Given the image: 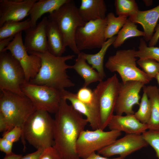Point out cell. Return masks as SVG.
Instances as JSON below:
<instances>
[{
	"instance_id": "obj_1",
	"label": "cell",
	"mask_w": 159,
	"mask_h": 159,
	"mask_svg": "<svg viewBox=\"0 0 159 159\" xmlns=\"http://www.w3.org/2000/svg\"><path fill=\"white\" fill-rule=\"evenodd\" d=\"M54 114L53 146L62 159H81L76 152V144L88 123L86 119L63 98Z\"/></svg>"
},
{
	"instance_id": "obj_2",
	"label": "cell",
	"mask_w": 159,
	"mask_h": 159,
	"mask_svg": "<svg viewBox=\"0 0 159 159\" xmlns=\"http://www.w3.org/2000/svg\"><path fill=\"white\" fill-rule=\"evenodd\" d=\"M30 54L39 57L41 64L37 75L28 83L46 86L60 91L75 85L67 73V70L72 69V65L66 63L75 57L74 55L57 57L48 51Z\"/></svg>"
},
{
	"instance_id": "obj_3",
	"label": "cell",
	"mask_w": 159,
	"mask_h": 159,
	"mask_svg": "<svg viewBox=\"0 0 159 159\" xmlns=\"http://www.w3.org/2000/svg\"><path fill=\"white\" fill-rule=\"evenodd\" d=\"M49 113L36 110L26 121L21 138L24 150L26 141L37 150L53 146L54 120Z\"/></svg>"
},
{
	"instance_id": "obj_4",
	"label": "cell",
	"mask_w": 159,
	"mask_h": 159,
	"mask_svg": "<svg viewBox=\"0 0 159 159\" xmlns=\"http://www.w3.org/2000/svg\"><path fill=\"white\" fill-rule=\"evenodd\" d=\"M36 110L32 102L25 95L6 90H0V114L7 123L8 130L6 132L18 127L22 129L23 133L26 121Z\"/></svg>"
},
{
	"instance_id": "obj_5",
	"label": "cell",
	"mask_w": 159,
	"mask_h": 159,
	"mask_svg": "<svg viewBox=\"0 0 159 159\" xmlns=\"http://www.w3.org/2000/svg\"><path fill=\"white\" fill-rule=\"evenodd\" d=\"M74 0H69L57 10L49 14L48 19L56 25L62 37L66 47L75 54L80 52L75 42V36L78 27L85 24L78 12Z\"/></svg>"
},
{
	"instance_id": "obj_6",
	"label": "cell",
	"mask_w": 159,
	"mask_h": 159,
	"mask_svg": "<svg viewBox=\"0 0 159 159\" xmlns=\"http://www.w3.org/2000/svg\"><path fill=\"white\" fill-rule=\"evenodd\" d=\"M134 49L119 50L110 56L105 67L112 72H117L122 82L137 81L145 84L151 80L148 75L137 66V58Z\"/></svg>"
},
{
	"instance_id": "obj_7",
	"label": "cell",
	"mask_w": 159,
	"mask_h": 159,
	"mask_svg": "<svg viewBox=\"0 0 159 159\" xmlns=\"http://www.w3.org/2000/svg\"><path fill=\"white\" fill-rule=\"evenodd\" d=\"M120 82L116 74L99 82L93 91L99 108L100 129L104 130L114 115Z\"/></svg>"
},
{
	"instance_id": "obj_8",
	"label": "cell",
	"mask_w": 159,
	"mask_h": 159,
	"mask_svg": "<svg viewBox=\"0 0 159 159\" xmlns=\"http://www.w3.org/2000/svg\"><path fill=\"white\" fill-rule=\"evenodd\" d=\"M26 83L24 70L9 51L0 52V90H6L21 95H24L21 86Z\"/></svg>"
},
{
	"instance_id": "obj_9",
	"label": "cell",
	"mask_w": 159,
	"mask_h": 159,
	"mask_svg": "<svg viewBox=\"0 0 159 159\" xmlns=\"http://www.w3.org/2000/svg\"><path fill=\"white\" fill-rule=\"evenodd\" d=\"M121 135L120 131H105L100 129L84 130L76 143V152L81 159H84L93 153L110 145Z\"/></svg>"
},
{
	"instance_id": "obj_10",
	"label": "cell",
	"mask_w": 159,
	"mask_h": 159,
	"mask_svg": "<svg viewBox=\"0 0 159 159\" xmlns=\"http://www.w3.org/2000/svg\"><path fill=\"white\" fill-rule=\"evenodd\" d=\"M24 94L32 102L37 110H43L55 114L61 98V91L44 85L29 83L21 86Z\"/></svg>"
},
{
	"instance_id": "obj_11",
	"label": "cell",
	"mask_w": 159,
	"mask_h": 159,
	"mask_svg": "<svg viewBox=\"0 0 159 159\" xmlns=\"http://www.w3.org/2000/svg\"><path fill=\"white\" fill-rule=\"evenodd\" d=\"M107 25L106 17L87 22L77 28L75 36L78 49L101 48L106 40L105 32Z\"/></svg>"
},
{
	"instance_id": "obj_12",
	"label": "cell",
	"mask_w": 159,
	"mask_h": 159,
	"mask_svg": "<svg viewBox=\"0 0 159 159\" xmlns=\"http://www.w3.org/2000/svg\"><path fill=\"white\" fill-rule=\"evenodd\" d=\"M22 33L21 32L16 34L2 52L9 51L18 61L24 70L26 82L28 83L38 72L41 61L38 56L28 53L24 45Z\"/></svg>"
},
{
	"instance_id": "obj_13",
	"label": "cell",
	"mask_w": 159,
	"mask_h": 159,
	"mask_svg": "<svg viewBox=\"0 0 159 159\" xmlns=\"http://www.w3.org/2000/svg\"><path fill=\"white\" fill-rule=\"evenodd\" d=\"M142 82L128 81L120 82L119 94L115 112L116 114L122 115L134 114L133 106L140 104V90L145 85Z\"/></svg>"
},
{
	"instance_id": "obj_14",
	"label": "cell",
	"mask_w": 159,
	"mask_h": 159,
	"mask_svg": "<svg viewBox=\"0 0 159 159\" xmlns=\"http://www.w3.org/2000/svg\"><path fill=\"white\" fill-rule=\"evenodd\" d=\"M148 145L142 134H126L124 137L117 139L110 145L98 151V154L109 157L118 155L125 158Z\"/></svg>"
},
{
	"instance_id": "obj_15",
	"label": "cell",
	"mask_w": 159,
	"mask_h": 159,
	"mask_svg": "<svg viewBox=\"0 0 159 159\" xmlns=\"http://www.w3.org/2000/svg\"><path fill=\"white\" fill-rule=\"evenodd\" d=\"M37 0H0V27L6 22L20 21L29 15Z\"/></svg>"
},
{
	"instance_id": "obj_16",
	"label": "cell",
	"mask_w": 159,
	"mask_h": 159,
	"mask_svg": "<svg viewBox=\"0 0 159 159\" xmlns=\"http://www.w3.org/2000/svg\"><path fill=\"white\" fill-rule=\"evenodd\" d=\"M48 20V17L44 16L35 27H31L24 31V45L29 54L48 51L46 33Z\"/></svg>"
},
{
	"instance_id": "obj_17",
	"label": "cell",
	"mask_w": 159,
	"mask_h": 159,
	"mask_svg": "<svg viewBox=\"0 0 159 159\" xmlns=\"http://www.w3.org/2000/svg\"><path fill=\"white\" fill-rule=\"evenodd\" d=\"M107 126L110 130L123 132L126 134H142L148 129L146 124L140 121L134 114L114 115Z\"/></svg>"
},
{
	"instance_id": "obj_18",
	"label": "cell",
	"mask_w": 159,
	"mask_h": 159,
	"mask_svg": "<svg viewBox=\"0 0 159 159\" xmlns=\"http://www.w3.org/2000/svg\"><path fill=\"white\" fill-rule=\"evenodd\" d=\"M128 19L142 26L145 34L143 39L146 42L149 41L153 34L159 19V5L150 10H139L129 16Z\"/></svg>"
},
{
	"instance_id": "obj_19",
	"label": "cell",
	"mask_w": 159,
	"mask_h": 159,
	"mask_svg": "<svg viewBox=\"0 0 159 159\" xmlns=\"http://www.w3.org/2000/svg\"><path fill=\"white\" fill-rule=\"evenodd\" d=\"M79 14L85 23L105 18L107 8L103 0H82L78 8Z\"/></svg>"
},
{
	"instance_id": "obj_20",
	"label": "cell",
	"mask_w": 159,
	"mask_h": 159,
	"mask_svg": "<svg viewBox=\"0 0 159 159\" xmlns=\"http://www.w3.org/2000/svg\"><path fill=\"white\" fill-rule=\"evenodd\" d=\"M61 98L69 101L73 107L77 111L84 115L93 130L100 128L99 115L80 101L74 93L65 89L61 91Z\"/></svg>"
},
{
	"instance_id": "obj_21",
	"label": "cell",
	"mask_w": 159,
	"mask_h": 159,
	"mask_svg": "<svg viewBox=\"0 0 159 159\" xmlns=\"http://www.w3.org/2000/svg\"><path fill=\"white\" fill-rule=\"evenodd\" d=\"M46 33L48 52L55 56H62L66 50L62 37L55 24L48 19Z\"/></svg>"
},
{
	"instance_id": "obj_22",
	"label": "cell",
	"mask_w": 159,
	"mask_h": 159,
	"mask_svg": "<svg viewBox=\"0 0 159 159\" xmlns=\"http://www.w3.org/2000/svg\"><path fill=\"white\" fill-rule=\"evenodd\" d=\"M69 0H39L33 5L29 15L32 27H35L38 19L44 14L51 13L58 9Z\"/></svg>"
},
{
	"instance_id": "obj_23",
	"label": "cell",
	"mask_w": 159,
	"mask_h": 159,
	"mask_svg": "<svg viewBox=\"0 0 159 159\" xmlns=\"http://www.w3.org/2000/svg\"><path fill=\"white\" fill-rule=\"evenodd\" d=\"M72 69L84 80V82L82 87H87L92 83L99 82L103 80L98 72L87 63L85 59L80 53L77 55L75 63L72 65Z\"/></svg>"
},
{
	"instance_id": "obj_24",
	"label": "cell",
	"mask_w": 159,
	"mask_h": 159,
	"mask_svg": "<svg viewBox=\"0 0 159 159\" xmlns=\"http://www.w3.org/2000/svg\"><path fill=\"white\" fill-rule=\"evenodd\" d=\"M116 37L114 36L108 39L104 43L100 50L96 54H88L83 52L80 53L92 67L96 69L103 79L106 77L103 66L104 57L107 50L112 44Z\"/></svg>"
},
{
	"instance_id": "obj_25",
	"label": "cell",
	"mask_w": 159,
	"mask_h": 159,
	"mask_svg": "<svg viewBox=\"0 0 159 159\" xmlns=\"http://www.w3.org/2000/svg\"><path fill=\"white\" fill-rule=\"evenodd\" d=\"M151 105V115L146 124L149 130L159 131V91L155 85L145 86Z\"/></svg>"
},
{
	"instance_id": "obj_26",
	"label": "cell",
	"mask_w": 159,
	"mask_h": 159,
	"mask_svg": "<svg viewBox=\"0 0 159 159\" xmlns=\"http://www.w3.org/2000/svg\"><path fill=\"white\" fill-rule=\"evenodd\" d=\"M144 33L137 28L135 23L129 19L127 20L120 30L112 44L115 48L120 47L127 39L132 37L144 36Z\"/></svg>"
},
{
	"instance_id": "obj_27",
	"label": "cell",
	"mask_w": 159,
	"mask_h": 159,
	"mask_svg": "<svg viewBox=\"0 0 159 159\" xmlns=\"http://www.w3.org/2000/svg\"><path fill=\"white\" fill-rule=\"evenodd\" d=\"M32 27L30 18L23 21H8L0 27V40L15 36L18 33L25 31Z\"/></svg>"
},
{
	"instance_id": "obj_28",
	"label": "cell",
	"mask_w": 159,
	"mask_h": 159,
	"mask_svg": "<svg viewBox=\"0 0 159 159\" xmlns=\"http://www.w3.org/2000/svg\"><path fill=\"white\" fill-rule=\"evenodd\" d=\"M125 16L116 17L112 12H110L106 16L107 25L105 36L106 40L118 34L128 19Z\"/></svg>"
},
{
	"instance_id": "obj_29",
	"label": "cell",
	"mask_w": 159,
	"mask_h": 159,
	"mask_svg": "<svg viewBox=\"0 0 159 159\" xmlns=\"http://www.w3.org/2000/svg\"><path fill=\"white\" fill-rule=\"evenodd\" d=\"M143 93L138 111L134 115L136 118L142 123L147 124L151 115V105L146 91L145 85L143 87Z\"/></svg>"
},
{
	"instance_id": "obj_30",
	"label": "cell",
	"mask_w": 159,
	"mask_h": 159,
	"mask_svg": "<svg viewBox=\"0 0 159 159\" xmlns=\"http://www.w3.org/2000/svg\"><path fill=\"white\" fill-rule=\"evenodd\" d=\"M76 95L80 101L100 116L98 102L93 91L87 87H82L79 90Z\"/></svg>"
},
{
	"instance_id": "obj_31",
	"label": "cell",
	"mask_w": 159,
	"mask_h": 159,
	"mask_svg": "<svg viewBox=\"0 0 159 159\" xmlns=\"http://www.w3.org/2000/svg\"><path fill=\"white\" fill-rule=\"evenodd\" d=\"M114 5L118 16L129 17L139 10L135 0H115Z\"/></svg>"
},
{
	"instance_id": "obj_32",
	"label": "cell",
	"mask_w": 159,
	"mask_h": 159,
	"mask_svg": "<svg viewBox=\"0 0 159 159\" xmlns=\"http://www.w3.org/2000/svg\"><path fill=\"white\" fill-rule=\"evenodd\" d=\"M146 42L144 39H140L138 49L135 52V57L139 59L150 58L159 62V47H148Z\"/></svg>"
},
{
	"instance_id": "obj_33",
	"label": "cell",
	"mask_w": 159,
	"mask_h": 159,
	"mask_svg": "<svg viewBox=\"0 0 159 159\" xmlns=\"http://www.w3.org/2000/svg\"><path fill=\"white\" fill-rule=\"evenodd\" d=\"M137 63L151 80L159 72V62L154 59H139Z\"/></svg>"
},
{
	"instance_id": "obj_34",
	"label": "cell",
	"mask_w": 159,
	"mask_h": 159,
	"mask_svg": "<svg viewBox=\"0 0 159 159\" xmlns=\"http://www.w3.org/2000/svg\"><path fill=\"white\" fill-rule=\"evenodd\" d=\"M142 134L148 145H150L154 150L159 159V131L148 130Z\"/></svg>"
},
{
	"instance_id": "obj_35",
	"label": "cell",
	"mask_w": 159,
	"mask_h": 159,
	"mask_svg": "<svg viewBox=\"0 0 159 159\" xmlns=\"http://www.w3.org/2000/svg\"><path fill=\"white\" fill-rule=\"evenodd\" d=\"M23 135V130L20 127H15L9 131L3 134V138L14 143L19 140Z\"/></svg>"
},
{
	"instance_id": "obj_36",
	"label": "cell",
	"mask_w": 159,
	"mask_h": 159,
	"mask_svg": "<svg viewBox=\"0 0 159 159\" xmlns=\"http://www.w3.org/2000/svg\"><path fill=\"white\" fill-rule=\"evenodd\" d=\"M39 159H62L59 153L53 146L44 149Z\"/></svg>"
},
{
	"instance_id": "obj_37",
	"label": "cell",
	"mask_w": 159,
	"mask_h": 159,
	"mask_svg": "<svg viewBox=\"0 0 159 159\" xmlns=\"http://www.w3.org/2000/svg\"><path fill=\"white\" fill-rule=\"evenodd\" d=\"M13 143L3 137L0 138V150L6 155L11 153Z\"/></svg>"
},
{
	"instance_id": "obj_38",
	"label": "cell",
	"mask_w": 159,
	"mask_h": 159,
	"mask_svg": "<svg viewBox=\"0 0 159 159\" xmlns=\"http://www.w3.org/2000/svg\"><path fill=\"white\" fill-rule=\"evenodd\" d=\"M44 149L40 148L36 151L22 156L19 159H39L44 151Z\"/></svg>"
},
{
	"instance_id": "obj_39",
	"label": "cell",
	"mask_w": 159,
	"mask_h": 159,
	"mask_svg": "<svg viewBox=\"0 0 159 159\" xmlns=\"http://www.w3.org/2000/svg\"><path fill=\"white\" fill-rule=\"evenodd\" d=\"M155 33L149 41V47L154 46L157 44L159 39V23L155 29Z\"/></svg>"
},
{
	"instance_id": "obj_40",
	"label": "cell",
	"mask_w": 159,
	"mask_h": 159,
	"mask_svg": "<svg viewBox=\"0 0 159 159\" xmlns=\"http://www.w3.org/2000/svg\"><path fill=\"white\" fill-rule=\"evenodd\" d=\"M14 37L4 38L0 40V52H2L9 44Z\"/></svg>"
},
{
	"instance_id": "obj_41",
	"label": "cell",
	"mask_w": 159,
	"mask_h": 159,
	"mask_svg": "<svg viewBox=\"0 0 159 159\" xmlns=\"http://www.w3.org/2000/svg\"><path fill=\"white\" fill-rule=\"evenodd\" d=\"M125 158L123 157L120 156L116 158H110L108 157L101 156V155L98 153L97 154L96 153H94L84 159H124Z\"/></svg>"
},
{
	"instance_id": "obj_42",
	"label": "cell",
	"mask_w": 159,
	"mask_h": 159,
	"mask_svg": "<svg viewBox=\"0 0 159 159\" xmlns=\"http://www.w3.org/2000/svg\"><path fill=\"white\" fill-rule=\"evenodd\" d=\"M22 156L21 155L16 154L12 152L10 154L6 155L3 159H19Z\"/></svg>"
},
{
	"instance_id": "obj_43",
	"label": "cell",
	"mask_w": 159,
	"mask_h": 159,
	"mask_svg": "<svg viewBox=\"0 0 159 159\" xmlns=\"http://www.w3.org/2000/svg\"><path fill=\"white\" fill-rule=\"evenodd\" d=\"M143 1L146 6H149L153 4V1L152 0H144Z\"/></svg>"
},
{
	"instance_id": "obj_44",
	"label": "cell",
	"mask_w": 159,
	"mask_h": 159,
	"mask_svg": "<svg viewBox=\"0 0 159 159\" xmlns=\"http://www.w3.org/2000/svg\"><path fill=\"white\" fill-rule=\"evenodd\" d=\"M155 78L156 79L158 85V89L159 91V72L156 75Z\"/></svg>"
}]
</instances>
